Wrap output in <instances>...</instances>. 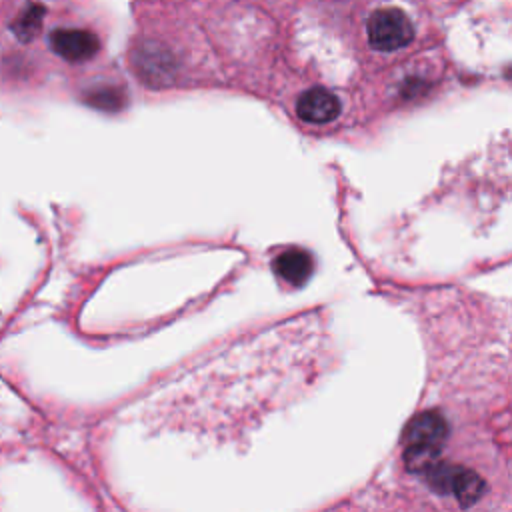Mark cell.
<instances>
[{
	"label": "cell",
	"instance_id": "obj_1",
	"mask_svg": "<svg viewBox=\"0 0 512 512\" xmlns=\"http://www.w3.org/2000/svg\"><path fill=\"white\" fill-rule=\"evenodd\" d=\"M448 438L444 416L434 410L420 412L410 420L402 438V458L410 472H426L438 460Z\"/></svg>",
	"mask_w": 512,
	"mask_h": 512
},
{
	"label": "cell",
	"instance_id": "obj_2",
	"mask_svg": "<svg viewBox=\"0 0 512 512\" xmlns=\"http://www.w3.org/2000/svg\"><path fill=\"white\" fill-rule=\"evenodd\" d=\"M50 52L68 66H86L102 52V36L86 24H58L46 36Z\"/></svg>",
	"mask_w": 512,
	"mask_h": 512
},
{
	"label": "cell",
	"instance_id": "obj_3",
	"mask_svg": "<svg viewBox=\"0 0 512 512\" xmlns=\"http://www.w3.org/2000/svg\"><path fill=\"white\" fill-rule=\"evenodd\" d=\"M366 40L378 52H394L414 40V24L402 8H378L368 16Z\"/></svg>",
	"mask_w": 512,
	"mask_h": 512
},
{
	"label": "cell",
	"instance_id": "obj_4",
	"mask_svg": "<svg viewBox=\"0 0 512 512\" xmlns=\"http://www.w3.org/2000/svg\"><path fill=\"white\" fill-rule=\"evenodd\" d=\"M338 96L324 86H310L302 90L294 102V114L300 122L310 126H324L340 116Z\"/></svg>",
	"mask_w": 512,
	"mask_h": 512
},
{
	"label": "cell",
	"instance_id": "obj_5",
	"mask_svg": "<svg viewBox=\"0 0 512 512\" xmlns=\"http://www.w3.org/2000/svg\"><path fill=\"white\" fill-rule=\"evenodd\" d=\"M272 270L280 282L290 288H298L308 282L314 272V258L308 250L290 246L280 250L272 260Z\"/></svg>",
	"mask_w": 512,
	"mask_h": 512
}]
</instances>
